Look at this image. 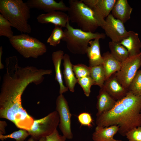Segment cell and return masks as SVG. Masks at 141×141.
I'll return each instance as SVG.
<instances>
[{"label": "cell", "instance_id": "cell-1", "mask_svg": "<svg viewBox=\"0 0 141 141\" xmlns=\"http://www.w3.org/2000/svg\"><path fill=\"white\" fill-rule=\"evenodd\" d=\"M6 68L0 90V118L27 131L31 128L34 119L23 107L21 96L30 84H40L41 75L34 67H22L18 63L7 64Z\"/></svg>", "mask_w": 141, "mask_h": 141}, {"label": "cell", "instance_id": "cell-2", "mask_svg": "<svg viewBox=\"0 0 141 141\" xmlns=\"http://www.w3.org/2000/svg\"><path fill=\"white\" fill-rule=\"evenodd\" d=\"M141 96L128 91L126 96L117 101L110 111L97 116V126H119L118 133L122 136L133 129L141 126Z\"/></svg>", "mask_w": 141, "mask_h": 141}, {"label": "cell", "instance_id": "cell-3", "mask_svg": "<svg viewBox=\"0 0 141 141\" xmlns=\"http://www.w3.org/2000/svg\"><path fill=\"white\" fill-rule=\"evenodd\" d=\"M30 8L22 0H0V13L12 27L21 33H30L31 28L28 23Z\"/></svg>", "mask_w": 141, "mask_h": 141}, {"label": "cell", "instance_id": "cell-4", "mask_svg": "<svg viewBox=\"0 0 141 141\" xmlns=\"http://www.w3.org/2000/svg\"><path fill=\"white\" fill-rule=\"evenodd\" d=\"M64 30L65 36L62 39L66 43L68 49L71 53L77 54H86L89 42L96 38L104 39L103 33L84 31L72 26L68 22Z\"/></svg>", "mask_w": 141, "mask_h": 141}, {"label": "cell", "instance_id": "cell-5", "mask_svg": "<svg viewBox=\"0 0 141 141\" xmlns=\"http://www.w3.org/2000/svg\"><path fill=\"white\" fill-rule=\"evenodd\" d=\"M68 3L70 21L84 31L94 33L99 26L92 10L82 0H69Z\"/></svg>", "mask_w": 141, "mask_h": 141}, {"label": "cell", "instance_id": "cell-6", "mask_svg": "<svg viewBox=\"0 0 141 141\" xmlns=\"http://www.w3.org/2000/svg\"><path fill=\"white\" fill-rule=\"evenodd\" d=\"M9 41L12 46L25 58H36L47 51L44 44L27 34L14 35Z\"/></svg>", "mask_w": 141, "mask_h": 141}, {"label": "cell", "instance_id": "cell-7", "mask_svg": "<svg viewBox=\"0 0 141 141\" xmlns=\"http://www.w3.org/2000/svg\"><path fill=\"white\" fill-rule=\"evenodd\" d=\"M59 122L58 114L55 110L43 118L34 120L31 128L27 131L36 140H38L49 136L56 130Z\"/></svg>", "mask_w": 141, "mask_h": 141}, {"label": "cell", "instance_id": "cell-8", "mask_svg": "<svg viewBox=\"0 0 141 141\" xmlns=\"http://www.w3.org/2000/svg\"><path fill=\"white\" fill-rule=\"evenodd\" d=\"M141 66V51L139 54L130 56L121 63L116 77L123 87L128 91L130 85Z\"/></svg>", "mask_w": 141, "mask_h": 141}, {"label": "cell", "instance_id": "cell-9", "mask_svg": "<svg viewBox=\"0 0 141 141\" xmlns=\"http://www.w3.org/2000/svg\"><path fill=\"white\" fill-rule=\"evenodd\" d=\"M56 104V110L58 113L60 118V129L67 139H72L73 137L71 126L72 115L68 102L63 94L58 96Z\"/></svg>", "mask_w": 141, "mask_h": 141}, {"label": "cell", "instance_id": "cell-10", "mask_svg": "<svg viewBox=\"0 0 141 141\" xmlns=\"http://www.w3.org/2000/svg\"><path fill=\"white\" fill-rule=\"evenodd\" d=\"M104 25L102 27L105 34L114 42L120 43L128 35L124 23L115 18L111 14L107 17Z\"/></svg>", "mask_w": 141, "mask_h": 141}, {"label": "cell", "instance_id": "cell-11", "mask_svg": "<svg viewBox=\"0 0 141 141\" xmlns=\"http://www.w3.org/2000/svg\"><path fill=\"white\" fill-rule=\"evenodd\" d=\"M116 0H82L93 11L99 26L101 28L105 22L104 18L111 11Z\"/></svg>", "mask_w": 141, "mask_h": 141}, {"label": "cell", "instance_id": "cell-12", "mask_svg": "<svg viewBox=\"0 0 141 141\" xmlns=\"http://www.w3.org/2000/svg\"><path fill=\"white\" fill-rule=\"evenodd\" d=\"M26 3L30 8L42 10L47 13L56 11L64 12L68 9L62 0L58 2L54 0H28Z\"/></svg>", "mask_w": 141, "mask_h": 141}, {"label": "cell", "instance_id": "cell-13", "mask_svg": "<svg viewBox=\"0 0 141 141\" xmlns=\"http://www.w3.org/2000/svg\"><path fill=\"white\" fill-rule=\"evenodd\" d=\"M102 88L116 101L125 97L128 92L119 82L116 77L115 73L105 81Z\"/></svg>", "mask_w": 141, "mask_h": 141}, {"label": "cell", "instance_id": "cell-14", "mask_svg": "<svg viewBox=\"0 0 141 141\" xmlns=\"http://www.w3.org/2000/svg\"><path fill=\"white\" fill-rule=\"evenodd\" d=\"M38 22L42 24L51 23L62 27H65L70 20L68 14L60 11L42 14L37 17Z\"/></svg>", "mask_w": 141, "mask_h": 141}, {"label": "cell", "instance_id": "cell-15", "mask_svg": "<svg viewBox=\"0 0 141 141\" xmlns=\"http://www.w3.org/2000/svg\"><path fill=\"white\" fill-rule=\"evenodd\" d=\"M133 9L127 0H117L113 8L111 14L115 19L124 23L130 18Z\"/></svg>", "mask_w": 141, "mask_h": 141}, {"label": "cell", "instance_id": "cell-16", "mask_svg": "<svg viewBox=\"0 0 141 141\" xmlns=\"http://www.w3.org/2000/svg\"><path fill=\"white\" fill-rule=\"evenodd\" d=\"M96 116L111 110L115 105L117 101L110 96L102 88H100L97 96Z\"/></svg>", "mask_w": 141, "mask_h": 141}, {"label": "cell", "instance_id": "cell-17", "mask_svg": "<svg viewBox=\"0 0 141 141\" xmlns=\"http://www.w3.org/2000/svg\"><path fill=\"white\" fill-rule=\"evenodd\" d=\"M120 43L127 49L129 57L137 55L141 52V42L138 34L133 31H128V36Z\"/></svg>", "mask_w": 141, "mask_h": 141}, {"label": "cell", "instance_id": "cell-18", "mask_svg": "<svg viewBox=\"0 0 141 141\" xmlns=\"http://www.w3.org/2000/svg\"><path fill=\"white\" fill-rule=\"evenodd\" d=\"M63 60L64 67L63 73L65 83L66 87L71 92H73L74 91L75 85L78 83V79L75 76L73 70V65L68 54H64Z\"/></svg>", "mask_w": 141, "mask_h": 141}, {"label": "cell", "instance_id": "cell-19", "mask_svg": "<svg viewBox=\"0 0 141 141\" xmlns=\"http://www.w3.org/2000/svg\"><path fill=\"white\" fill-rule=\"evenodd\" d=\"M99 38L90 41L86 54L89 59V66L92 67L102 64L103 60L100 50Z\"/></svg>", "mask_w": 141, "mask_h": 141}, {"label": "cell", "instance_id": "cell-20", "mask_svg": "<svg viewBox=\"0 0 141 141\" xmlns=\"http://www.w3.org/2000/svg\"><path fill=\"white\" fill-rule=\"evenodd\" d=\"M119 126L112 125L107 127L97 126L92 134L93 141H113V137L118 132Z\"/></svg>", "mask_w": 141, "mask_h": 141}, {"label": "cell", "instance_id": "cell-21", "mask_svg": "<svg viewBox=\"0 0 141 141\" xmlns=\"http://www.w3.org/2000/svg\"><path fill=\"white\" fill-rule=\"evenodd\" d=\"M64 55L63 51L59 50L54 52L52 54V59L55 71V80L58 82L60 86V95L63 94L67 92L68 88L63 84L62 75L61 69V61Z\"/></svg>", "mask_w": 141, "mask_h": 141}, {"label": "cell", "instance_id": "cell-22", "mask_svg": "<svg viewBox=\"0 0 141 141\" xmlns=\"http://www.w3.org/2000/svg\"><path fill=\"white\" fill-rule=\"evenodd\" d=\"M102 57V64L105 72V80L120 70L121 62L116 60L108 51L104 53Z\"/></svg>", "mask_w": 141, "mask_h": 141}, {"label": "cell", "instance_id": "cell-23", "mask_svg": "<svg viewBox=\"0 0 141 141\" xmlns=\"http://www.w3.org/2000/svg\"><path fill=\"white\" fill-rule=\"evenodd\" d=\"M108 46L112 55L117 60L122 62L129 57L127 49L120 43L111 41Z\"/></svg>", "mask_w": 141, "mask_h": 141}, {"label": "cell", "instance_id": "cell-24", "mask_svg": "<svg viewBox=\"0 0 141 141\" xmlns=\"http://www.w3.org/2000/svg\"><path fill=\"white\" fill-rule=\"evenodd\" d=\"M90 67V77L93 81V85L102 88L105 80V72L102 64Z\"/></svg>", "mask_w": 141, "mask_h": 141}, {"label": "cell", "instance_id": "cell-25", "mask_svg": "<svg viewBox=\"0 0 141 141\" xmlns=\"http://www.w3.org/2000/svg\"><path fill=\"white\" fill-rule=\"evenodd\" d=\"M65 36V33L62 27L55 26L51 35L47 39L46 42L50 45L56 46L60 43Z\"/></svg>", "mask_w": 141, "mask_h": 141}, {"label": "cell", "instance_id": "cell-26", "mask_svg": "<svg viewBox=\"0 0 141 141\" xmlns=\"http://www.w3.org/2000/svg\"><path fill=\"white\" fill-rule=\"evenodd\" d=\"M11 27L12 26L9 21L0 14V36H4L9 39L14 35Z\"/></svg>", "mask_w": 141, "mask_h": 141}, {"label": "cell", "instance_id": "cell-27", "mask_svg": "<svg viewBox=\"0 0 141 141\" xmlns=\"http://www.w3.org/2000/svg\"><path fill=\"white\" fill-rule=\"evenodd\" d=\"M128 91L141 96V70H138L130 86Z\"/></svg>", "mask_w": 141, "mask_h": 141}, {"label": "cell", "instance_id": "cell-28", "mask_svg": "<svg viewBox=\"0 0 141 141\" xmlns=\"http://www.w3.org/2000/svg\"><path fill=\"white\" fill-rule=\"evenodd\" d=\"M29 134L27 130L21 129L7 135H0V139L2 141L8 138L15 139L16 141H24Z\"/></svg>", "mask_w": 141, "mask_h": 141}, {"label": "cell", "instance_id": "cell-29", "mask_svg": "<svg viewBox=\"0 0 141 141\" xmlns=\"http://www.w3.org/2000/svg\"><path fill=\"white\" fill-rule=\"evenodd\" d=\"M73 70L77 79L90 76V67L83 64L73 65Z\"/></svg>", "mask_w": 141, "mask_h": 141}, {"label": "cell", "instance_id": "cell-30", "mask_svg": "<svg viewBox=\"0 0 141 141\" xmlns=\"http://www.w3.org/2000/svg\"><path fill=\"white\" fill-rule=\"evenodd\" d=\"M78 83L82 88L84 94L89 96L91 92V88L93 85V80L90 76H88L77 79Z\"/></svg>", "mask_w": 141, "mask_h": 141}, {"label": "cell", "instance_id": "cell-31", "mask_svg": "<svg viewBox=\"0 0 141 141\" xmlns=\"http://www.w3.org/2000/svg\"><path fill=\"white\" fill-rule=\"evenodd\" d=\"M78 121L81 125L89 127L92 126L93 120L90 113L83 112L80 114L78 116Z\"/></svg>", "mask_w": 141, "mask_h": 141}, {"label": "cell", "instance_id": "cell-32", "mask_svg": "<svg viewBox=\"0 0 141 141\" xmlns=\"http://www.w3.org/2000/svg\"><path fill=\"white\" fill-rule=\"evenodd\" d=\"M126 136L128 141H141V126L131 130Z\"/></svg>", "mask_w": 141, "mask_h": 141}, {"label": "cell", "instance_id": "cell-33", "mask_svg": "<svg viewBox=\"0 0 141 141\" xmlns=\"http://www.w3.org/2000/svg\"><path fill=\"white\" fill-rule=\"evenodd\" d=\"M46 141H66V137L59 134L57 129L46 137Z\"/></svg>", "mask_w": 141, "mask_h": 141}, {"label": "cell", "instance_id": "cell-34", "mask_svg": "<svg viewBox=\"0 0 141 141\" xmlns=\"http://www.w3.org/2000/svg\"><path fill=\"white\" fill-rule=\"evenodd\" d=\"M7 125L5 121H0V135H3L5 133V128Z\"/></svg>", "mask_w": 141, "mask_h": 141}, {"label": "cell", "instance_id": "cell-35", "mask_svg": "<svg viewBox=\"0 0 141 141\" xmlns=\"http://www.w3.org/2000/svg\"><path fill=\"white\" fill-rule=\"evenodd\" d=\"M3 53V48L2 46L0 47V69H2L4 68V66L2 63V57Z\"/></svg>", "mask_w": 141, "mask_h": 141}, {"label": "cell", "instance_id": "cell-36", "mask_svg": "<svg viewBox=\"0 0 141 141\" xmlns=\"http://www.w3.org/2000/svg\"><path fill=\"white\" fill-rule=\"evenodd\" d=\"M27 141H36L33 137H31ZM38 141H46V138L45 137L41 138Z\"/></svg>", "mask_w": 141, "mask_h": 141}, {"label": "cell", "instance_id": "cell-37", "mask_svg": "<svg viewBox=\"0 0 141 141\" xmlns=\"http://www.w3.org/2000/svg\"><path fill=\"white\" fill-rule=\"evenodd\" d=\"M113 141H122L121 140H116L114 139Z\"/></svg>", "mask_w": 141, "mask_h": 141}, {"label": "cell", "instance_id": "cell-38", "mask_svg": "<svg viewBox=\"0 0 141 141\" xmlns=\"http://www.w3.org/2000/svg\"><path fill=\"white\" fill-rule=\"evenodd\" d=\"M140 113H141V111H140Z\"/></svg>", "mask_w": 141, "mask_h": 141}, {"label": "cell", "instance_id": "cell-39", "mask_svg": "<svg viewBox=\"0 0 141 141\" xmlns=\"http://www.w3.org/2000/svg\"></svg>", "mask_w": 141, "mask_h": 141}]
</instances>
